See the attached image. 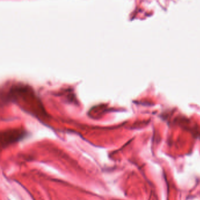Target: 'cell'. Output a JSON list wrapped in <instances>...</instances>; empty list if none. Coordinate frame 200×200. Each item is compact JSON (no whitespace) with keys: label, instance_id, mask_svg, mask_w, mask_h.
Returning a JSON list of instances; mask_svg holds the SVG:
<instances>
[{"label":"cell","instance_id":"1","mask_svg":"<svg viewBox=\"0 0 200 200\" xmlns=\"http://www.w3.org/2000/svg\"><path fill=\"white\" fill-rule=\"evenodd\" d=\"M27 135V132L23 129H17L4 130L1 133L0 135L1 147L3 149L17 143L24 139Z\"/></svg>","mask_w":200,"mask_h":200}]
</instances>
